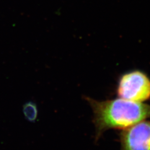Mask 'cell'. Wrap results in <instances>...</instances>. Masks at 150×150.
Instances as JSON below:
<instances>
[{
	"label": "cell",
	"instance_id": "obj_1",
	"mask_svg": "<svg viewBox=\"0 0 150 150\" xmlns=\"http://www.w3.org/2000/svg\"><path fill=\"white\" fill-rule=\"evenodd\" d=\"M93 112L96 140L111 129H125L150 117V105L122 98L98 101L86 97Z\"/></svg>",
	"mask_w": 150,
	"mask_h": 150
},
{
	"label": "cell",
	"instance_id": "obj_2",
	"mask_svg": "<svg viewBox=\"0 0 150 150\" xmlns=\"http://www.w3.org/2000/svg\"><path fill=\"white\" fill-rule=\"evenodd\" d=\"M117 93L123 99L143 102L150 98V79L142 71L134 70L122 75Z\"/></svg>",
	"mask_w": 150,
	"mask_h": 150
},
{
	"label": "cell",
	"instance_id": "obj_3",
	"mask_svg": "<svg viewBox=\"0 0 150 150\" xmlns=\"http://www.w3.org/2000/svg\"><path fill=\"white\" fill-rule=\"evenodd\" d=\"M120 140L121 150H150V121L144 120L123 129Z\"/></svg>",
	"mask_w": 150,
	"mask_h": 150
},
{
	"label": "cell",
	"instance_id": "obj_4",
	"mask_svg": "<svg viewBox=\"0 0 150 150\" xmlns=\"http://www.w3.org/2000/svg\"><path fill=\"white\" fill-rule=\"evenodd\" d=\"M23 113L26 118L30 121H34L38 116L36 105L33 102H28L23 106Z\"/></svg>",
	"mask_w": 150,
	"mask_h": 150
}]
</instances>
